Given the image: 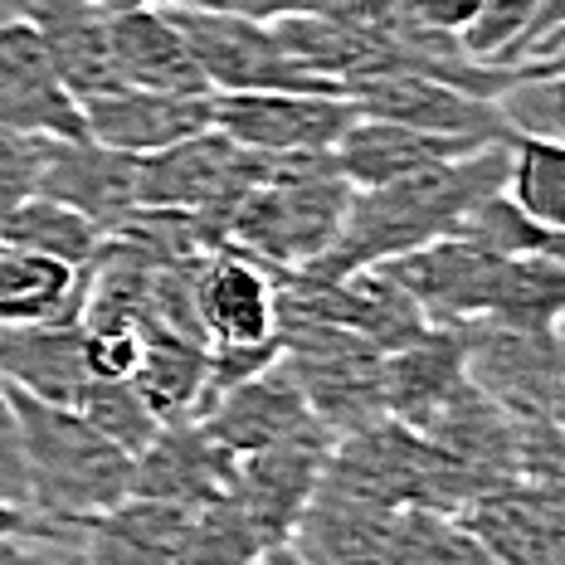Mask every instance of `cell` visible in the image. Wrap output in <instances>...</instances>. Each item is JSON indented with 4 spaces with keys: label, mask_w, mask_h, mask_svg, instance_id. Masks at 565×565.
Returning a JSON list of instances; mask_svg holds the SVG:
<instances>
[{
    "label": "cell",
    "mask_w": 565,
    "mask_h": 565,
    "mask_svg": "<svg viewBox=\"0 0 565 565\" xmlns=\"http://www.w3.org/2000/svg\"><path fill=\"white\" fill-rule=\"evenodd\" d=\"M508 161H512V137L463 151V157L434 161V167L409 171L399 181L351 191L347 220H341L332 249L312 258L308 268H298V274L347 278L361 274V268L391 264V258L409 249H424V244L444 239V234H458V225L473 215L482 200L508 191Z\"/></svg>",
    "instance_id": "obj_1"
},
{
    "label": "cell",
    "mask_w": 565,
    "mask_h": 565,
    "mask_svg": "<svg viewBox=\"0 0 565 565\" xmlns=\"http://www.w3.org/2000/svg\"><path fill=\"white\" fill-rule=\"evenodd\" d=\"M434 327L502 322L551 332L565 312V268L541 254H498L463 234L381 264Z\"/></svg>",
    "instance_id": "obj_2"
},
{
    "label": "cell",
    "mask_w": 565,
    "mask_h": 565,
    "mask_svg": "<svg viewBox=\"0 0 565 565\" xmlns=\"http://www.w3.org/2000/svg\"><path fill=\"white\" fill-rule=\"evenodd\" d=\"M6 391L10 409H15L20 463H25V492L34 516L54 526H84L132 492V454L117 449L78 409L34 399L15 385H6Z\"/></svg>",
    "instance_id": "obj_3"
},
{
    "label": "cell",
    "mask_w": 565,
    "mask_h": 565,
    "mask_svg": "<svg viewBox=\"0 0 565 565\" xmlns=\"http://www.w3.org/2000/svg\"><path fill=\"white\" fill-rule=\"evenodd\" d=\"M351 191L356 185L337 171L332 151L268 161V171L249 185V195L230 210L225 249L264 264L268 274H298L332 249Z\"/></svg>",
    "instance_id": "obj_4"
},
{
    "label": "cell",
    "mask_w": 565,
    "mask_h": 565,
    "mask_svg": "<svg viewBox=\"0 0 565 565\" xmlns=\"http://www.w3.org/2000/svg\"><path fill=\"white\" fill-rule=\"evenodd\" d=\"M458 516L502 565H565V424L522 419L512 478Z\"/></svg>",
    "instance_id": "obj_5"
},
{
    "label": "cell",
    "mask_w": 565,
    "mask_h": 565,
    "mask_svg": "<svg viewBox=\"0 0 565 565\" xmlns=\"http://www.w3.org/2000/svg\"><path fill=\"white\" fill-rule=\"evenodd\" d=\"M282 366L292 371L302 399L327 429L356 434L385 415L381 371L385 351L371 347L366 337L347 332L332 322H278Z\"/></svg>",
    "instance_id": "obj_6"
},
{
    "label": "cell",
    "mask_w": 565,
    "mask_h": 565,
    "mask_svg": "<svg viewBox=\"0 0 565 565\" xmlns=\"http://www.w3.org/2000/svg\"><path fill=\"white\" fill-rule=\"evenodd\" d=\"M264 171L268 157L205 127V132L151 151V157H137V200L141 210H181V215L205 220L225 239L230 210L249 195V185Z\"/></svg>",
    "instance_id": "obj_7"
},
{
    "label": "cell",
    "mask_w": 565,
    "mask_h": 565,
    "mask_svg": "<svg viewBox=\"0 0 565 565\" xmlns=\"http://www.w3.org/2000/svg\"><path fill=\"white\" fill-rule=\"evenodd\" d=\"M356 117H361L356 103L341 98V93H302V88L215 93V103H210V127L268 161L327 157Z\"/></svg>",
    "instance_id": "obj_8"
},
{
    "label": "cell",
    "mask_w": 565,
    "mask_h": 565,
    "mask_svg": "<svg viewBox=\"0 0 565 565\" xmlns=\"http://www.w3.org/2000/svg\"><path fill=\"white\" fill-rule=\"evenodd\" d=\"M332 444H337V434L317 419V424H308V429L268 444V449L234 458V478H230L225 492L268 551L288 546V541L298 536L302 512H308L317 482H322V473H327Z\"/></svg>",
    "instance_id": "obj_9"
},
{
    "label": "cell",
    "mask_w": 565,
    "mask_h": 565,
    "mask_svg": "<svg viewBox=\"0 0 565 565\" xmlns=\"http://www.w3.org/2000/svg\"><path fill=\"white\" fill-rule=\"evenodd\" d=\"M191 58L210 93H264V88H302V93H337L332 84L312 78L274 25L239 15H210V10L171 6Z\"/></svg>",
    "instance_id": "obj_10"
},
{
    "label": "cell",
    "mask_w": 565,
    "mask_h": 565,
    "mask_svg": "<svg viewBox=\"0 0 565 565\" xmlns=\"http://www.w3.org/2000/svg\"><path fill=\"white\" fill-rule=\"evenodd\" d=\"M463 337L468 381L488 399H498L516 419H556L565 424V375L556 356V337L532 327L468 322Z\"/></svg>",
    "instance_id": "obj_11"
},
{
    "label": "cell",
    "mask_w": 565,
    "mask_h": 565,
    "mask_svg": "<svg viewBox=\"0 0 565 565\" xmlns=\"http://www.w3.org/2000/svg\"><path fill=\"white\" fill-rule=\"evenodd\" d=\"M361 117H381V122L415 127V132H439V137H473V141H508L498 103L478 98V93L444 84L429 74H381L361 78L347 88Z\"/></svg>",
    "instance_id": "obj_12"
},
{
    "label": "cell",
    "mask_w": 565,
    "mask_h": 565,
    "mask_svg": "<svg viewBox=\"0 0 565 565\" xmlns=\"http://www.w3.org/2000/svg\"><path fill=\"white\" fill-rule=\"evenodd\" d=\"M0 127L30 137H64V141L88 137L78 98L54 74L30 20L0 25Z\"/></svg>",
    "instance_id": "obj_13"
},
{
    "label": "cell",
    "mask_w": 565,
    "mask_h": 565,
    "mask_svg": "<svg viewBox=\"0 0 565 565\" xmlns=\"http://www.w3.org/2000/svg\"><path fill=\"white\" fill-rule=\"evenodd\" d=\"M210 103H215V93H157L117 84L108 93L78 98V113H84V132L93 141L127 151V157H151L171 141L205 132Z\"/></svg>",
    "instance_id": "obj_14"
},
{
    "label": "cell",
    "mask_w": 565,
    "mask_h": 565,
    "mask_svg": "<svg viewBox=\"0 0 565 565\" xmlns=\"http://www.w3.org/2000/svg\"><path fill=\"white\" fill-rule=\"evenodd\" d=\"M195 317L210 347L278 341V274L234 249H215L195 274Z\"/></svg>",
    "instance_id": "obj_15"
},
{
    "label": "cell",
    "mask_w": 565,
    "mask_h": 565,
    "mask_svg": "<svg viewBox=\"0 0 565 565\" xmlns=\"http://www.w3.org/2000/svg\"><path fill=\"white\" fill-rule=\"evenodd\" d=\"M40 195L64 200L68 210L93 220L103 234H117L141 210L137 157L103 147V141H93V137H78V141L50 137L44 171H40Z\"/></svg>",
    "instance_id": "obj_16"
},
{
    "label": "cell",
    "mask_w": 565,
    "mask_h": 565,
    "mask_svg": "<svg viewBox=\"0 0 565 565\" xmlns=\"http://www.w3.org/2000/svg\"><path fill=\"white\" fill-rule=\"evenodd\" d=\"M195 424L220 449L244 458V454H258V449H268V444L288 439V434L308 429V424H317V415L308 409V399H302L298 381L282 366V351H278L274 366H264L258 375H249V381L230 385L225 395L210 399L195 415Z\"/></svg>",
    "instance_id": "obj_17"
},
{
    "label": "cell",
    "mask_w": 565,
    "mask_h": 565,
    "mask_svg": "<svg viewBox=\"0 0 565 565\" xmlns=\"http://www.w3.org/2000/svg\"><path fill=\"white\" fill-rule=\"evenodd\" d=\"M234 454L220 449L195 419L161 424L157 439L132 458V492L137 498L181 502V508H205L210 498L230 488Z\"/></svg>",
    "instance_id": "obj_18"
},
{
    "label": "cell",
    "mask_w": 565,
    "mask_h": 565,
    "mask_svg": "<svg viewBox=\"0 0 565 565\" xmlns=\"http://www.w3.org/2000/svg\"><path fill=\"white\" fill-rule=\"evenodd\" d=\"M25 20L40 34L54 74L64 78V88L74 98H93V93L117 88L113 10H103L98 0H30Z\"/></svg>",
    "instance_id": "obj_19"
},
{
    "label": "cell",
    "mask_w": 565,
    "mask_h": 565,
    "mask_svg": "<svg viewBox=\"0 0 565 565\" xmlns=\"http://www.w3.org/2000/svg\"><path fill=\"white\" fill-rule=\"evenodd\" d=\"M463 385H468V361L458 327H424L415 341L385 351V371H381L385 415L409 424V429H424Z\"/></svg>",
    "instance_id": "obj_20"
},
{
    "label": "cell",
    "mask_w": 565,
    "mask_h": 565,
    "mask_svg": "<svg viewBox=\"0 0 565 565\" xmlns=\"http://www.w3.org/2000/svg\"><path fill=\"white\" fill-rule=\"evenodd\" d=\"M195 508L127 492L117 508L84 522V565H181Z\"/></svg>",
    "instance_id": "obj_21"
},
{
    "label": "cell",
    "mask_w": 565,
    "mask_h": 565,
    "mask_svg": "<svg viewBox=\"0 0 565 565\" xmlns=\"http://www.w3.org/2000/svg\"><path fill=\"white\" fill-rule=\"evenodd\" d=\"M113 64H117V84H127V88L210 93L167 0H147V6L117 10L113 15Z\"/></svg>",
    "instance_id": "obj_22"
},
{
    "label": "cell",
    "mask_w": 565,
    "mask_h": 565,
    "mask_svg": "<svg viewBox=\"0 0 565 565\" xmlns=\"http://www.w3.org/2000/svg\"><path fill=\"white\" fill-rule=\"evenodd\" d=\"M0 381L34 399L74 409V399L93 381L84 361V322L64 317V322L40 327H0Z\"/></svg>",
    "instance_id": "obj_23"
},
{
    "label": "cell",
    "mask_w": 565,
    "mask_h": 565,
    "mask_svg": "<svg viewBox=\"0 0 565 565\" xmlns=\"http://www.w3.org/2000/svg\"><path fill=\"white\" fill-rule=\"evenodd\" d=\"M478 147H492V141L439 137V132H415V127H399V122H381V117H356L332 147V161L356 191H366V185L399 181L409 171H424L434 161L463 157V151H478Z\"/></svg>",
    "instance_id": "obj_24"
},
{
    "label": "cell",
    "mask_w": 565,
    "mask_h": 565,
    "mask_svg": "<svg viewBox=\"0 0 565 565\" xmlns=\"http://www.w3.org/2000/svg\"><path fill=\"white\" fill-rule=\"evenodd\" d=\"M84 312V268L0 244V327H40Z\"/></svg>",
    "instance_id": "obj_25"
},
{
    "label": "cell",
    "mask_w": 565,
    "mask_h": 565,
    "mask_svg": "<svg viewBox=\"0 0 565 565\" xmlns=\"http://www.w3.org/2000/svg\"><path fill=\"white\" fill-rule=\"evenodd\" d=\"M103 234L93 220H84L78 210H68L64 200L50 195H30L0 220V244H15V249L50 254L68 268H88L103 249Z\"/></svg>",
    "instance_id": "obj_26"
},
{
    "label": "cell",
    "mask_w": 565,
    "mask_h": 565,
    "mask_svg": "<svg viewBox=\"0 0 565 565\" xmlns=\"http://www.w3.org/2000/svg\"><path fill=\"white\" fill-rule=\"evenodd\" d=\"M385 565H502L458 512L405 508L385 536Z\"/></svg>",
    "instance_id": "obj_27"
},
{
    "label": "cell",
    "mask_w": 565,
    "mask_h": 565,
    "mask_svg": "<svg viewBox=\"0 0 565 565\" xmlns=\"http://www.w3.org/2000/svg\"><path fill=\"white\" fill-rule=\"evenodd\" d=\"M508 200L541 230H565V141L512 137Z\"/></svg>",
    "instance_id": "obj_28"
},
{
    "label": "cell",
    "mask_w": 565,
    "mask_h": 565,
    "mask_svg": "<svg viewBox=\"0 0 565 565\" xmlns=\"http://www.w3.org/2000/svg\"><path fill=\"white\" fill-rule=\"evenodd\" d=\"M498 113L512 137H551L565 141V68L516 64L508 88L498 93Z\"/></svg>",
    "instance_id": "obj_29"
},
{
    "label": "cell",
    "mask_w": 565,
    "mask_h": 565,
    "mask_svg": "<svg viewBox=\"0 0 565 565\" xmlns=\"http://www.w3.org/2000/svg\"><path fill=\"white\" fill-rule=\"evenodd\" d=\"M536 25V0H482L478 15L458 30L463 54L482 68H516Z\"/></svg>",
    "instance_id": "obj_30"
},
{
    "label": "cell",
    "mask_w": 565,
    "mask_h": 565,
    "mask_svg": "<svg viewBox=\"0 0 565 565\" xmlns=\"http://www.w3.org/2000/svg\"><path fill=\"white\" fill-rule=\"evenodd\" d=\"M74 409L132 458L147 449V444L157 439V429H161V419L147 409V399L137 395L132 381H103V375H93V381L84 385V395L74 399Z\"/></svg>",
    "instance_id": "obj_31"
},
{
    "label": "cell",
    "mask_w": 565,
    "mask_h": 565,
    "mask_svg": "<svg viewBox=\"0 0 565 565\" xmlns=\"http://www.w3.org/2000/svg\"><path fill=\"white\" fill-rule=\"evenodd\" d=\"M44 151H50V137L6 132V127H0V220H6L20 200L40 195Z\"/></svg>",
    "instance_id": "obj_32"
},
{
    "label": "cell",
    "mask_w": 565,
    "mask_h": 565,
    "mask_svg": "<svg viewBox=\"0 0 565 565\" xmlns=\"http://www.w3.org/2000/svg\"><path fill=\"white\" fill-rule=\"evenodd\" d=\"M0 565H84V526L44 536H0Z\"/></svg>",
    "instance_id": "obj_33"
},
{
    "label": "cell",
    "mask_w": 565,
    "mask_h": 565,
    "mask_svg": "<svg viewBox=\"0 0 565 565\" xmlns=\"http://www.w3.org/2000/svg\"><path fill=\"white\" fill-rule=\"evenodd\" d=\"M0 498L30 512L25 463H20V434H15V409H10V391H6V381H0Z\"/></svg>",
    "instance_id": "obj_34"
},
{
    "label": "cell",
    "mask_w": 565,
    "mask_h": 565,
    "mask_svg": "<svg viewBox=\"0 0 565 565\" xmlns=\"http://www.w3.org/2000/svg\"><path fill=\"white\" fill-rule=\"evenodd\" d=\"M167 6L210 10V15H239V20H264V25H274V20H282V15H302L312 0H167Z\"/></svg>",
    "instance_id": "obj_35"
},
{
    "label": "cell",
    "mask_w": 565,
    "mask_h": 565,
    "mask_svg": "<svg viewBox=\"0 0 565 565\" xmlns=\"http://www.w3.org/2000/svg\"><path fill=\"white\" fill-rule=\"evenodd\" d=\"M478 6L482 0H409V10H415L424 25L439 34H454V40H458V30L478 15Z\"/></svg>",
    "instance_id": "obj_36"
},
{
    "label": "cell",
    "mask_w": 565,
    "mask_h": 565,
    "mask_svg": "<svg viewBox=\"0 0 565 565\" xmlns=\"http://www.w3.org/2000/svg\"><path fill=\"white\" fill-rule=\"evenodd\" d=\"M512 254H541L551 264L565 268V230H541L532 220H516V239H512Z\"/></svg>",
    "instance_id": "obj_37"
},
{
    "label": "cell",
    "mask_w": 565,
    "mask_h": 565,
    "mask_svg": "<svg viewBox=\"0 0 565 565\" xmlns=\"http://www.w3.org/2000/svg\"><path fill=\"white\" fill-rule=\"evenodd\" d=\"M44 532H78V526H54V522H44V516H34V512L0 498V536H44Z\"/></svg>",
    "instance_id": "obj_38"
},
{
    "label": "cell",
    "mask_w": 565,
    "mask_h": 565,
    "mask_svg": "<svg viewBox=\"0 0 565 565\" xmlns=\"http://www.w3.org/2000/svg\"><path fill=\"white\" fill-rule=\"evenodd\" d=\"M565 30V0H536V25H532V44H526V58H536L551 40ZM522 58V64H526Z\"/></svg>",
    "instance_id": "obj_39"
},
{
    "label": "cell",
    "mask_w": 565,
    "mask_h": 565,
    "mask_svg": "<svg viewBox=\"0 0 565 565\" xmlns=\"http://www.w3.org/2000/svg\"><path fill=\"white\" fill-rule=\"evenodd\" d=\"M249 565H302V556H298V546H274V551H264L258 561H249Z\"/></svg>",
    "instance_id": "obj_40"
},
{
    "label": "cell",
    "mask_w": 565,
    "mask_h": 565,
    "mask_svg": "<svg viewBox=\"0 0 565 565\" xmlns=\"http://www.w3.org/2000/svg\"><path fill=\"white\" fill-rule=\"evenodd\" d=\"M25 6H30V0H0V25H10V20H25Z\"/></svg>",
    "instance_id": "obj_41"
},
{
    "label": "cell",
    "mask_w": 565,
    "mask_h": 565,
    "mask_svg": "<svg viewBox=\"0 0 565 565\" xmlns=\"http://www.w3.org/2000/svg\"><path fill=\"white\" fill-rule=\"evenodd\" d=\"M551 337H556V356H561V375H565V312L556 317V327H551Z\"/></svg>",
    "instance_id": "obj_42"
},
{
    "label": "cell",
    "mask_w": 565,
    "mask_h": 565,
    "mask_svg": "<svg viewBox=\"0 0 565 565\" xmlns=\"http://www.w3.org/2000/svg\"><path fill=\"white\" fill-rule=\"evenodd\" d=\"M526 64H546V68H565V44H561V50H551V54H541V58H526Z\"/></svg>",
    "instance_id": "obj_43"
},
{
    "label": "cell",
    "mask_w": 565,
    "mask_h": 565,
    "mask_svg": "<svg viewBox=\"0 0 565 565\" xmlns=\"http://www.w3.org/2000/svg\"><path fill=\"white\" fill-rule=\"evenodd\" d=\"M98 6H103V10H113V15H117V10H132V6H147V0H98Z\"/></svg>",
    "instance_id": "obj_44"
},
{
    "label": "cell",
    "mask_w": 565,
    "mask_h": 565,
    "mask_svg": "<svg viewBox=\"0 0 565 565\" xmlns=\"http://www.w3.org/2000/svg\"><path fill=\"white\" fill-rule=\"evenodd\" d=\"M561 44H565V30H561V34H556V40H551V44H546V50H541V54H551V50H561ZM541 54H536V58H541Z\"/></svg>",
    "instance_id": "obj_45"
}]
</instances>
